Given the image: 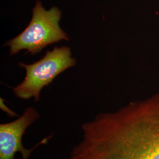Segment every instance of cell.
I'll return each instance as SVG.
<instances>
[{
	"mask_svg": "<svg viewBox=\"0 0 159 159\" xmlns=\"http://www.w3.org/2000/svg\"><path fill=\"white\" fill-rule=\"evenodd\" d=\"M68 159H159V96L81 125Z\"/></svg>",
	"mask_w": 159,
	"mask_h": 159,
	"instance_id": "1",
	"label": "cell"
},
{
	"mask_svg": "<svg viewBox=\"0 0 159 159\" xmlns=\"http://www.w3.org/2000/svg\"><path fill=\"white\" fill-rule=\"evenodd\" d=\"M76 63L71 48L67 46L54 47L32 64L20 63L19 66L25 70V76L20 84L12 88L13 93L20 99L33 98L38 102L43 89L48 86L63 71L75 66Z\"/></svg>",
	"mask_w": 159,
	"mask_h": 159,
	"instance_id": "3",
	"label": "cell"
},
{
	"mask_svg": "<svg viewBox=\"0 0 159 159\" xmlns=\"http://www.w3.org/2000/svg\"><path fill=\"white\" fill-rule=\"evenodd\" d=\"M61 16V11L57 7L47 10L41 2L37 1L27 27L6 44L10 55H16L21 50H26L25 54L36 55L47 46L63 40L69 41L68 34L60 25Z\"/></svg>",
	"mask_w": 159,
	"mask_h": 159,
	"instance_id": "2",
	"label": "cell"
},
{
	"mask_svg": "<svg viewBox=\"0 0 159 159\" xmlns=\"http://www.w3.org/2000/svg\"><path fill=\"white\" fill-rule=\"evenodd\" d=\"M40 117V114L33 107H29L17 120L0 125V159H14L17 152L21 153L22 159H28L35 148L47 143L50 137L41 140L31 149L24 148L22 144L25 131Z\"/></svg>",
	"mask_w": 159,
	"mask_h": 159,
	"instance_id": "4",
	"label": "cell"
}]
</instances>
